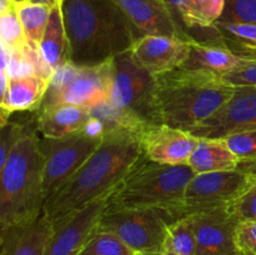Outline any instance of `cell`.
<instances>
[{
	"instance_id": "6da1fadb",
	"label": "cell",
	"mask_w": 256,
	"mask_h": 255,
	"mask_svg": "<svg viewBox=\"0 0 256 255\" xmlns=\"http://www.w3.org/2000/svg\"><path fill=\"white\" fill-rule=\"evenodd\" d=\"M140 128L118 124L106 130L86 162L45 202L44 212L52 224L112 194L144 159Z\"/></svg>"
},
{
	"instance_id": "7a4b0ae2",
	"label": "cell",
	"mask_w": 256,
	"mask_h": 255,
	"mask_svg": "<svg viewBox=\"0 0 256 255\" xmlns=\"http://www.w3.org/2000/svg\"><path fill=\"white\" fill-rule=\"evenodd\" d=\"M69 62L95 66L129 52L138 38L134 25L112 0H62Z\"/></svg>"
},
{
	"instance_id": "3957f363",
	"label": "cell",
	"mask_w": 256,
	"mask_h": 255,
	"mask_svg": "<svg viewBox=\"0 0 256 255\" xmlns=\"http://www.w3.org/2000/svg\"><path fill=\"white\" fill-rule=\"evenodd\" d=\"M235 86L206 70L178 68L155 76L152 122L192 132L232 96Z\"/></svg>"
},
{
	"instance_id": "277c9868",
	"label": "cell",
	"mask_w": 256,
	"mask_h": 255,
	"mask_svg": "<svg viewBox=\"0 0 256 255\" xmlns=\"http://www.w3.org/2000/svg\"><path fill=\"white\" fill-rule=\"evenodd\" d=\"M44 206L39 136L28 128L0 174V230L32 222Z\"/></svg>"
},
{
	"instance_id": "5b68a950",
	"label": "cell",
	"mask_w": 256,
	"mask_h": 255,
	"mask_svg": "<svg viewBox=\"0 0 256 255\" xmlns=\"http://www.w3.org/2000/svg\"><path fill=\"white\" fill-rule=\"evenodd\" d=\"M194 175L189 165L159 164L145 156L110 194L108 206L160 210L172 224Z\"/></svg>"
},
{
	"instance_id": "8992f818",
	"label": "cell",
	"mask_w": 256,
	"mask_h": 255,
	"mask_svg": "<svg viewBox=\"0 0 256 255\" xmlns=\"http://www.w3.org/2000/svg\"><path fill=\"white\" fill-rule=\"evenodd\" d=\"M155 76L139 66L129 52L112 59V82L106 104L92 109L104 122L140 128L152 122Z\"/></svg>"
},
{
	"instance_id": "52a82bcc",
	"label": "cell",
	"mask_w": 256,
	"mask_h": 255,
	"mask_svg": "<svg viewBox=\"0 0 256 255\" xmlns=\"http://www.w3.org/2000/svg\"><path fill=\"white\" fill-rule=\"evenodd\" d=\"M168 228L169 222L160 210L108 206L96 229L116 235L135 254L162 255L166 245Z\"/></svg>"
},
{
	"instance_id": "ba28073f",
	"label": "cell",
	"mask_w": 256,
	"mask_h": 255,
	"mask_svg": "<svg viewBox=\"0 0 256 255\" xmlns=\"http://www.w3.org/2000/svg\"><path fill=\"white\" fill-rule=\"evenodd\" d=\"M102 136L82 130L56 139L39 138L42 155V192L45 202L86 162L102 142Z\"/></svg>"
},
{
	"instance_id": "9c48e42d",
	"label": "cell",
	"mask_w": 256,
	"mask_h": 255,
	"mask_svg": "<svg viewBox=\"0 0 256 255\" xmlns=\"http://www.w3.org/2000/svg\"><path fill=\"white\" fill-rule=\"evenodd\" d=\"M252 185L249 178L238 169L195 174L185 189L175 220L230 206Z\"/></svg>"
},
{
	"instance_id": "30bf717a",
	"label": "cell",
	"mask_w": 256,
	"mask_h": 255,
	"mask_svg": "<svg viewBox=\"0 0 256 255\" xmlns=\"http://www.w3.org/2000/svg\"><path fill=\"white\" fill-rule=\"evenodd\" d=\"M112 82V59L95 66L79 68L65 86L54 94L45 95L42 104H72L95 109L106 104Z\"/></svg>"
},
{
	"instance_id": "8fae6325",
	"label": "cell",
	"mask_w": 256,
	"mask_h": 255,
	"mask_svg": "<svg viewBox=\"0 0 256 255\" xmlns=\"http://www.w3.org/2000/svg\"><path fill=\"white\" fill-rule=\"evenodd\" d=\"M252 129H256V88L235 86L232 96L192 134L199 139H222Z\"/></svg>"
},
{
	"instance_id": "7c38bea8",
	"label": "cell",
	"mask_w": 256,
	"mask_h": 255,
	"mask_svg": "<svg viewBox=\"0 0 256 255\" xmlns=\"http://www.w3.org/2000/svg\"><path fill=\"white\" fill-rule=\"evenodd\" d=\"M109 195L99 198L85 208L52 224L44 255H79L100 216L109 204Z\"/></svg>"
},
{
	"instance_id": "4fadbf2b",
	"label": "cell",
	"mask_w": 256,
	"mask_h": 255,
	"mask_svg": "<svg viewBox=\"0 0 256 255\" xmlns=\"http://www.w3.org/2000/svg\"><path fill=\"white\" fill-rule=\"evenodd\" d=\"M139 134L145 156L159 164L188 165L199 142L192 132L162 124L142 125Z\"/></svg>"
},
{
	"instance_id": "5bb4252c",
	"label": "cell",
	"mask_w": 256,
	"mask_h": 255,
	"mask_svg": "<svg viewBox=\"0 0 256 255\" xmlns=\"http://www.w3.org/2000/svg\"><path fill=\"white\" fill-rule=\"evenodd\" d=\"M192 40L170 35H142L134 42L130 54L139 66L156 76L184 65Z\"/></svg>"
},
{
	"instance_id": "9a60e30c",
	"label": "cell",
	"mask_w": 256,
	"mask_h": 255,
	"mask_svg": "<svg viewBox=\"0 0 256 255\" xmlns=\"http://www.w3.org/2000/svg\"><path fill=\"white\" fill-rule=\"evenodd\" d=\"M196 238L198 255H238L235 230L239 220L228 208L189 216Z\"/></svg>"
},
{
	"instance_id": "2e32d148",
	"label": "cell",
	"mask_w": 256,
	"mask_h": 255,
	"mask_svg": "<svg viewBox=\"0 0 256 255\" xmlns=\"http://www.w3.org/2000/svg\"><path fill=\"white\" fill-rule=\"evenodd\" d=\"M126 15L140 35H170L185 40L194 38L175 20L162 0H112Z\"/></svg>"
},
{
	"instance_id": "e0dca14e",
	"label": "cell",
	"mask_w": 256,
	"mask_h": 255,
	"mask_svg": "<svg viewBox=\"0 0 256 255\" xmlns=\"http://www.w3.org/2000/svg\"><path fill=\"white\" fill-rule=\"evenodd\" d=\"M52 230L44 210L32 222L0 230V255H44Z\"/></svg>"
},
{
	"instance_id": "ac0fdd59",
	"label": "cell",
	"mask_w": 256,
	"mask_h": 255,
	"mask_svg": "<svg viewBox=\"0 0 256 255\" xmlns=\"http://www.w3.org/2000/svg\"><path fill=\"white\" fill-rule=\"evenodd\" d=\"M92 116V109L78 105H44L38 109L36 128L44 138H64L84 130Z\"/></svg>"
},
{
	"instance_id": "d6986e66",
	"label": "cell",
	"mask_w": 256,
	"mask_h": 255,
	"mask_svg": "<svg viewBox=\"0 0 256 255\" xmlns=\"http://www.w3.org/2000/svg\"><path fill=\"white\" fill-rule=\"evenodd\" d=\"M242 56L229 48L212 42L192 40L186 62L182 68L195 70H206L218 75L232 72L242 62Z\"/></svg>"
},
{
	"instance_id": "ffe728a7",
	"label": "cell",
	"mask_w": 256,
	"mask_h": 255,
	"mask_svg": "<svg viewBox=\"0 0 256 255\" xmlns=\"http://www.w3.org/2000/svg\"><path fill=\"white\" fill-rule=\"evenodd\" d=\"M239 162L222 139H199L188 165L195 174H202L235 170Z\"/></svg>"
},
{
	"instance_id": "44dd1931",
	"label": "cell",
	"mask_w": 256,
	"mask_h": 255,
	"mask_svg": "<svg viewBox=\"0 0 256 255\" xmlns=\"http://www.w3.org/2000/svg\"><path fill=\"white\" fill-rule=\"evenodd\" d=\"M39 52L45 64L55 72L69 62L68 38L62 20V4L56 5L50 12L49 22L39 44Z\"/></svg>"
},
{
	"instance_id": "7402d4cb",
	"label": "cell",
	"mask_w": 256,
	"mask_h": 255,
	"mask_svg": "<svg viewBox=\"0 0 256 255\" xmlns=\"http://www.w3.org/2000/svg\"><path fill=\"white\" fill-rule=\"evenodd\" d=\"M49 82L39 75L9 79L5 109L10 112L39 109L48 92Z\"/></svg>"
},
{
	"instance_id": "603a6c76",
	"label": "cell",
	"mask_w": 256,
	"mask_h": 255,
	"mask_svg": "<svg viewBox=\"0 0 256 255\" xmlns=\"http://www.w3.org/2000/svg\"><path fill=\"white\" fill-rule=\"evenodd\" d=\"M212 29L222 45L236 54H256V22H216Z\"/></svg>"
},
{
	"instance_id": "cb8c5ba5",
	"label": "cell",
	"mask_w": 256,
	"mask_h": 255,
	"mask_svg": "<svg viewBox=\"0 0 256 255\" xmlns=\"http://www.w3.org/2000/svg\"><path fill=\"white\" fill-rule=\"evenodd\" d=\"M15 10L22 22L28 42L39 46L46 30L52 9L45 5L32 4L26 0V2L15 4Z\"/></svg>"
},
{
	"instance_id": "d4e9b609",
	"label": "cell",
	"mask_w": 256,
	"mask_h": 255,
	"mask_svg": "<svg viewBox=\"0 0 256 255\" xmlns=\"http://www.w3.org/2000/svg\"><path fill=\"white\" fill-rule=\"evenodd\" d=\"M165 250H170L178 255H198L196 238L189 216L169 224Z\"/></svg>"
},
{
	"instance_id": "484cf974",
	"label": "cell",
	"mask_w": 256,
	"mask_h": 255,
	"mask_svg": "<svg viewBox=\"0 0 256 255\" xmlns=\"http://www.w3.org/2000/svg\"><path fill=\"white\" fill-rule=\"evenodd\" d=\"M79 255H136L116 235L95 229Z\"/></svg>"
},
{
	"instance_id": "4316f807",
	"label": "cell",
	"mask_w": 256,
	"mask_h": 255,
	"mask_svg": "<svg viewBox=\"0 0 256 255\" xmlns=\"http://www.w3.org/2000/svg\"><path fill=\"white\" fill-rule=\"evenodd\" d=\"M0 42L9 52L22 49L28 44L15 6L0 12Z\"/></svg>"
},
{
	"instance_id": "83f0119b",
	"label": "cell",
	"mask_w": 256,
	"mask_h": 255,
	"mask_svg": "<svg viewBox=\"0 0 256 255\" xmlns=\"http://www.w3.org/2000/svg\"><path fill=\"white\" fill-rule=\"evenodd\" d=\"M242 60L235 69L220 75L222 82L232 86L256 88V54L242 55Z\"/></svg>"
},
{
	"instance_id": "f1b7e54d",
	"label": "cell",
	"mask_w": 256,
	"mask_h": 255,
	"mask_svg": "<svg viewBox=\"0 0 256 255\" xmlns=\"http://www.w3.org/2000/svg\"><path fill=\"white\" fill-rule=\"evenodd\" d=\"M222 140L239 160L256 159V129L236 132Z\"/></svg>"
},
{
	"instance_id": "f546056e",
	"label": "cell",
	"mask_w": 256,
	"mask_h": 255,
	"mask_svg": "<svg viewBox=\"0 0 256 255\" xmlns=\"http://www.w3.org/2000/svg\"><path fill=\"white\" fill-rule=\"evenodd\" d=\"M218 22H256V0H225L224 12Z\"/></svg>"
},
{
	"instance_id": "4dcf8cb0",
	"label": "cell",
	"mask_w": 256,
	"mask_h": 255,
	"mask_svg": "<svg viewBox=\"0 0 256 255\" xmlns=\"http://www.w3.org/2000/svg\"><path fill=\"white\" fill-rule=\"evenodd\" d=\"M26 129L28 125L19 122H12V120L0 126V174L6 164L12 148L15 146L18 140L22 138Z\"/></svg>"
},
{
	"instance_id": "1f68e13d",
	"label": "cell",
	"mask_w": 256,
	"mask_h": 255,
	"mask_svg": "<svg viewBox=\"0 0 256 255\" xmlns=\"http://www.w3.org/2000/svg\"><path fill=\"white\" fill-rule=\"evenodd\" d=\"M229 210L239 222H256V182L230 205Z\"/></svg>"
},
{
	"instance_id": "d6a6232c",
	"label": "cell",
	"mask_w": 256,
	"mask_h": 255,
	"mask_svg": "<svg viewBox=\"0 0 256 255\" xmlns=\"http://www.w3.org/2000/svg\"><path fill=\"white\" fill-rule=\"evenodd\" d=\"M235 244L239 252L256 255V222H240L238 224Z\"/></svg>"
},
{
	"instance_id": "836d02e7",
	"label": "cell",
	"mask_w": 256,
	"mask_h": 255,
	"mask_svg": "<svg viewBox=\"0 0 256 255\" xmlns=\"http://www.w3.org/2000/svg\"><path fill=\"white\" fill-rule=\"evenodd\" d=\"M236 169L240 170L242 172H244V174L249 178L250 182H252V184H255L256 182V159L240 160Z\"/></svg>"
},
{
	"instance_id": "e575fe53",
	"label": "cell",
	"mask_w": 256,
	"mask_h": 255,
	"mask_svg": "<svg viewBox=\"0 0 256 255\" xmlns=\"http://www.w3.org/2000/svg\"><path fill=\"white\" fill-rule=\"evenodd\" d=\"M8 88H9V76L6 72H0V108L5 109Z\"/></svg>"
},
{
	"instance_id": "d590c367",
	"label": "cell",
	"mask_w": 256,
	"mask_h": 255,
	"mask_svg": "<svg viewBox=\"0 0 256 255\" xmlns=\"http://www.w3.org/2000/svg\"><path fill=\"white\" fill-rule=\"evenodd\" d=\"M10 52L6 49L0 50V72H6Z\"/></svg>"
},
{
	"instance_id": "8d00e7d4",
	"label": "cell",
	"mask_w": 256,
	"mask_h": 255,
	"mask_svg": "<svg viewBox=\"0 0 256 255\" xmlns=\"http://www.w3.org/2000/svg\"><path fill=\"white\" fill-rule=\"evenodd\" d=\"M28 2H32V4H39V5H45V6H49L50 9H52L56 5L62 4V0H28Z\"/></svg>"
},
{
	"instance_id": "74e56055",
	"label": "cell",
	"mask_w": 256,
	"mask_h": 255,
	"mask_svg": "<svg viewBox=\"0 0 256 255\" xmlns=\"http://www.w3.org/2000/svg\"><path fill=\"white\" fill-rule=\"evenodd\" d=\"M10 114H12V112H10L9 110L0 108V126H2V125H5L6 122H10Z\"/></svg>"
},
{
	"instance_id": "f35d334b",
	"label": "cell",
	"mask_w": 256,
	"mask_h": 255,
	"mask_svg": "<svg viewBox=\"0 0 256 255\" xmlns=\"http://www.w3.org/2000/svg\"><path fill=\"white\" fill-rule=\"evenodd\" d=\"M15 6L12 0H0V12H4L6 10L12 9Z\"/></svg>"
},
{
	"instance_id": "ab89813d",
	"label": "cell",
	"mask_w": 256,
	"mask_h": 255,
	"mask_svg": "<svg viewBox=\"0 0 256 255\" xmlns=\"http://www.w3.org/2000/svg\"><path fill=\"white\" fill-rule=\"evenodd\" d=\"M162 255H178V254H175V252H170V250H165L164 252H162Z\"/></svg>"
},
{
	"instance_id": "60d3db41",
	"label": "cell",
	"mask_w": 256,
	"mask_h": 255,
	"mask_svg": "<svg viewBox=\"0 0 256 255\" xmlns=\"http://www.w3.org/2000/svg\"><path fill=\"white\" fill-rule=\"evenodd\" d=\"M12 2H14V4H19V2H26V0H12Z\"/></svg>"
},
{
	"instance_id": "b9f144b4",
	"label": "cell",
	"mask_w": 256,
	"mask_h": 255,
	"mask_svg": "<svg viewBox=\"0 0 256 255\" xmlns=\"http://www.w3.org/2000/svg\"><path fill=\"white\" fill-rule=\"evenodd\" d=\"M2 49H5V48L2 46V42H0V50H2Z\"/></svg>"
},
{
	"instance_id": "7bdbcfd3",
	"label": "cell",
	"mask_w": 256,
	"mask_h": 255,
	"mask_svg": "<svg viewBox=\"0 0 256 255\" xmlns=\"http://www.w3.org/2000/svg\"><path fill=\"white\" fill-rule=\"evenodd\" d=\"M238 255H249V254H244V252H239V254Z\"/></svg>"
},
{
	"instance_id": "ee69618b",
	"label": "cell",
	"mask_w": 256,
	"mask_h": 255,
	"mask_svg": "<svg viewBox=\"0 0 256 255\" xmlns=\"http://www.w3.org/2000/svg\"><path fill=\"white\" fill-rule=\"evenodd\" d=\"M0 248H2V239H0Z\"/></svg>"
},
{
	"instance_id": "f6af8a7d",
	"label": "cell",
	"mask_w": 256,
	"mask_h": 255,
	"mask_svg": "<svg viewBox=\"0 0 256 255\" xmlns=\"http://www.w3.org/2000/svg\"><path fill=\"white\" fill-rule=\"evenodd\" d=\"M136 255H139V254H136Z\"/></svg>"
}]
</instances>
